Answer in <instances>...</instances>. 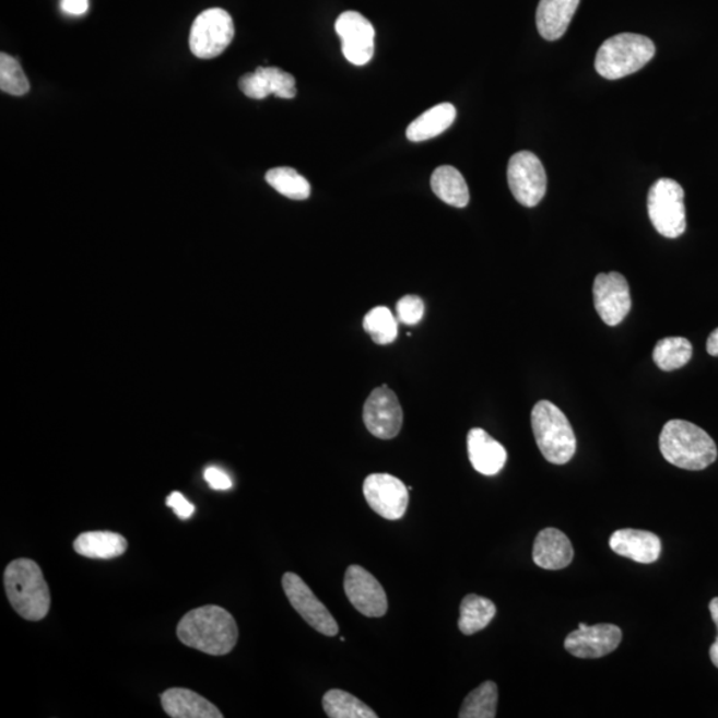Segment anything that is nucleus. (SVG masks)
<instances>
[{
	"label": "nucleus",
	"instance_id": "obj_1",
	"mask_svg": "<svg viewBox=\"0 0 718 718\" xmlns=\"http://www.w3.org/2000/svg\"><path fill=\"white\" fill-rule=\"evenodd\" d=\"M177 636L184 646L211 656H224L236 647L238 627L228 611L219 605H204L180 620Z\"/></svg>",
	"mask_w": 718,
	"mask_h": 718
},
{
	"label": "nucleus",
	"instance_id": "obj_2",
	"mask_svg": "<svg viewBox=\"0 0 718 718\" xmlns=\"http://www.w3.org/2000/svg\"><path fill=\"white\" fill-rule=\"evenodd\" d=\"M660 451L667 462L690 471L705 470L717 459V447L709 434L681 420L669 421L662 427Z\"/></svg>",
	"mask_w": 718,
	"mask_h": 718
},
{
	"label": "nucleus",
	"instance_id": "obj_3",
	"mask_svg": "<svg viewBox=\"0 0 718 718\" xmlns=\"http://www.w3.org/2000/svg\"><path fill=\"white\" fill-rule=\"evenodd\" d=\"M4 588L12 609L23 619L39 622L50 611V588L42 568L31 558H16L9 564Z\"/></svg>",
	"mask_w": 718,
	"mask_h": 718
},
{
	"label": "nucleus",
	"instance_id": "obj_4",
	"mask_svg": "<svg viewBox=\"0 0 718 718\" xmlns=\"http://www.w3.org/2000/svg\"><path fill=\"white\" fill-rule=\"evenodd\" d=\"M531 425L542 456L552 464H566L576 452L573 426L563 411L550 401H539L532 409Z\"/></svg>",
	"mask_w": 718,
	"mask_h": 718
},
{
	"label": "nucleus",
	"instance_id": "obj_5",
	"mask_svg": "<svg viewBox=\"0 0 718 718\" xmlns=\"http://www.w3.org/2000/svg\"><path fill=\"white\" fill-rule=\"evenodd\" d=\"M655 54V43L647 36L619 34L601 45L595 59V69L605 79H622L642 70Z\"/></svg>",
	"mask_w": 718,
	"mask_h": 718
},
{
	"label": "nucleus",
	"instance_id": "obj_6",
	"mask_svg": "<svg viewBox=\"0 0 718 718\" xmlns=\"http://www.w3.org/2000/svg\"><path fill=\"white\" fill-rule=\"evenodd\" d=\"M684 189L678 181L660 179L648 193V214L650 223L661 236L678 238L686 229Z\"/></svg>",
	"mask_w": 718,
	"mask_h": 718
},
{
	"label": "nucleus",
	"instance_id": "obj_7",
	"mask_svg": "<svg viewBox=\"0 0 718 718\" xmlns=\"http://www.w3.org/2000/svg\"><path fill=\"white\" fill-rule=\"evenodd\" d=\"M235 36L232 16L223 9H210L196 17L189 34L190 51L199 59H213L229 47Z\"/></svg>",
	"mask_w": 718,
	"mask_h": 718
},
{
	"label": "nucleus",
	"instance_id": "obj_8",
	"mask_svg": "<svg viewBox=\"0 0 718 718\" xmlns=\"http://www.w3.org/2000/svg\"><path fill=\"white\" fill-rule=\"evenodd\" d=\"M507 180L515 200L527 208L537 207L548 192V175L543 164L529 151L515 153L509 158Z\"/></svg>",
	"mask_w": 718,
	"mask_h": 718
},
{
	"label": "nucleus",
	"instance_id": "obj_9",
	"mask_svg": "<svg viewBox=\"0 0 718 718\" xmlns=\"http://www.w3.org/2000/svg\"><path fill=\"white\" fill-rule=\"evenodd\" d=\"M282 588L294 610L306 623L319 634L333 637L340 632L339 624L327 605L319 601L306 582L297 574L286 573L282 578Z\"/></svg>",
	"mask_w": 718,
	"mask_h": 718
},
{
	"label": "nucleus",
	"instance_id": "obj_10",
	"mask_svg": "<svg viewBox=\"0 0 718 718\" xmlns=\"http://www.w3.org/2000/svg\"><path fill=\"white\" fill-rule=\"evenodd\" d=\"M364 423L379 439L396 438L401 432L403 411L396 392L384 385L374 389L364 407Z\"/></svg>",
	"mask_w": 718,
	"mask_h": 718
},
{
	"label": "nucleus",
	"instance_id": "obj_11",
	"mask_svg": "<svg viewBox=\"0 0 718 718\" xmlns=\"http://www.w3.org/2000/svg\"><path fill=\"white\" fill-rule=\"evenodd\" d=\"M409 490L401 479L390 474H372L364 482L367 505L379 517L388 520L401 519L407 514Z\"/></svg>",
	"mask_w": 718,
	"mask_h": 718
},
{
	"label": "nucleus",
	"instance_id": "obj_12",
	"mask_svg": "<svg viewBox=\"0 0 718 718\" xmlns=\"http://www.w3.org/2000/svg\"><path fill=\"white\" fill-rule=\"evenodd\" d=\"M593 304L609 327H617L628 316L632 306L629 285L623 274L600 273L593 282Z\"/></svg>",
	"mask_w": 718,
	"mask_h": 718
},
{
	"label": "nucleus",
	"instance_id": "obj_13",
	"mask_svg": "<svg viewBox=\"0 0 718 718\" xmlns=\"http://www.w3.org/2000/svg\"><path fill=\"white\" fill-rule=\"evenodd\" d=\"M346 597L362 615L366 617H382L388 612V597L380 582L369 570L353 564L346 569L343 580Z\"/></svg>",
	"mask_w": 718,
	"mask_h": 718
},
{
	"label": "nucleus",
	"instance_id": "obj_14",
	"mask_svg": "<svg viewBox=\"0 0 718 718\" xmlns=\"http://www.w3.org/2000/svg\"><path fill=\"white\" fill-rule=\"evenodd\" d=\"M336 33L342 42L343 57L354 66L369 63L374 55L376 30L360 12L346 11L336 22Z\"/></svg>",
	"mask_w": 718,
	"mask_h": 718
},
{
	"label": "nucleus",
	"instance_id": "obj_15",
	"mask_svg": "<svg viewBox=\"0 0 718 718\" xmlns=\"http://www.w3.org/2000/svg\"><path fill=\"white\" fill-rule=\"evenodd\" d=\"M623 632L613 624H597L589 627L580 623L579 628L569 634L564 648L575 658L600 659L610 655L622 643Z\"/></svg>",
	"mask_w": 718,
	"mask_h": 718
},
{
	"label": "nucleus",
	"instance_id": "obj_16",
	"mask_svg": "<svg viewBox=\"0 0 718 718\" xmlns=\"http://www.w3.org/2000/svg\"><path fill=\"white\" fill-rule=\"evenodd\" d=\"M239 90L250 99L262 101L269 95L281 99L296 97V79L278 67H259L255 72L245 73L238 82Z\"/></svg>",
	"mask_w": 718,
	"mask_h": 718
},
{
	"label": "nucleus",
	"instance_id": "obj_17",
	"mask_svg": "<svg viewBox=\"0 0 718 718\" xmlns=\"http://www.w3.org/2000/svg\"><path fill=\"white\" fill-rule=\"evenodd\" d=\"M610 548L636 563L652 564L659 561L661 540L654 532L625 529L612 533Z\"/></svg>",
	"mask_w": 718,
	"mask_h": 718
},
{
	"label": "nucleus",
	"instance_id": "obj_18",
	"mask_svg": "<svg viewBox=\"0 0 718 718\" xmlns=\"http://www.w3.org/2000/svg\"><path fill=\"white\" fill-rule=\"evenodd\" d=\"M468 451L472 468L479 474H499L507 462V451L483 428H472L468 434Z\"/></svg>",
	"mask_w": 718,
	"mask_h": 718
},
{
	"label": "nucleus",
	"instance_id": "obj_19",
	"mask_svg": "<svg viewBox=\"0 0 718 718\" xmlns=\"http://www.w3.org/2000/svg\"><path fill=\"white\" fill-rule=\"evenodd\" d=\"M575 556L573 543L566 533L556 529H545L538 533L533 543L532 558L543 569L567 568Z\"/></svg>",
	"mask_w": 718,
	"mask_h": 718
},
{
	"label": "nucleus",
	"instance_id": "obj_20",
	"mask_svg": "<svg viewBox=\"0 0 718 718\" xmlns=\"http://www.w3.org/2000/svg\"><path fill=\"white\" fill-rule=\"evenodd\" d=\"M580 0H540L537 10L539 34L545 40L561 39L579 8Z\"/></svg>",
	"mask_w": 718,
	"mask_h": 718
},
{
	"label": "nucleus",
	"instance_id": "obj_21",
	"mask_svg": "<svg viewBox=\"0 0 718 718\" xmlns=\"http://www.w3.org/2000/svg\"><path fill=\"white\" fill-rule=\"evenodd\" d=\"M165 714L172 718H223L224 715L207 698L186 688H170L162 695Z\"/></svg>",
	"mask_w": 718,
	"mask_h": 718
},
{
	"label": "nucleus",
	"instance_id": "obj_22",
	"mask_svg": "<svg viewBox=\"0 0 718 718\" xmlns=\"http://www.w3.org/2000/svg\"><path fill=\"white\" fill-rule=\"evenodd\" d=\"M457 109L450 103H442L429 108L408 127L407 137L413 143H421L439 137L456 121Z\"/></svg>",
	"mask_w": 718,
	"mask_h": 718
},
{
	"label": "nucleus",
	"instance_id": "obj_23",
	"mask_svg": "<svg viewBox=\"0 0 718 718\" xmlns=\"http://www.w3.org/2000/svg\"><path fill=\"white\" fill-rule=\"evenodd\" d=\"M128 549L127 539L120 533L109 531L84 532L73 543L79 555L90 558H114Z\"/></svg>",
	"mask_w": 718,
	"mask_h": 718
},
{
	"label": "nucleus",
	"instance_id": "obj_24",
	"mask_svg": "<svg viewBox=\"0 0 718 718\" xmlns=\"http://www.w3.org/2000/svg\"><path fill=\"white\" fill-rule=\"evenodd\" d=\"M432 189L437 198L451 207L464 208L469 205L470 192L468 183L457 168L451 165H442L434 170Z\"/></svg>",
	"mask_w": 718,
	"mask_h": 718
},
{
	"label": "nucleus",
	"instance_id": "obj_25",
	"mask_svg": "<svg viewBox=\"0 0 718 718\" xmlns=\"http://www.w3.org/2000/svg\"><path fill=\"white\" fill-rule=\"evenodd\" d=\"M495 615L496 607L493 601L470 593L460 603L459 631L466 636L475 635L486 628Z\"/></svg>",
	"mask_w": 718,
	"mask_h": 718
},
{
	"label": "nucleus",
	"instance_id": "obj_26",
	"mask_svg": "<svg viewBox=\"0 0 718 718\" xmlns=\"http://www.w3.org/2000/svg\"><path fill=\"white\" fill-rule=\"evenodd\" d=\"M325 714L330 718H377L369 705L361 702L352 693L330 690L322 698Z\"/></svg>",
	"mask_w": 718,
	"mask_h": 718
},
{
	"label": "nucleus",
	"instance_id": "obj_27",
	"mask_svg": "<svg viewBox=\"0 0 718 718\" xmlns=\"http://www.w3.org/2000/svg\"><path fill=\"white\" fill-rule=\"evenodd\" d=\"M692 354V343L684 337H667L656 343L654 361L662 372H673L688 364Z\"/></svg>",
	"mask_w": 718,
	"mask_h": 718
},
{
	"label": "nucleus",
	"instance_id": "obj_28",
	"mask_svg": "<svg viewBox=\"0 0 718 718\" xmlns=\"http://www.w3.org/2000/svg\"><path fill=\"white\" fill-rule=\"evenodd\" d=\"M498 685L484 681L464 698L459 710L460 718H494L498 707Z\"/></svg>",
	"mask_w": 718,
	"mask_h": 718
},
{
	"label": "nucleus",
	"instance_id": "obj_29",
	"mask_svg": "<svg viewBox=\"0 0 718 718\" xmlns=\"http://www.w3.org/2000/svg\"><path fill=\"white\" fill-rule=\"evenodd\" d=\"M270 187L291 200L309 199L311 188L308 180L296 169L280 167L270 169L266 176Z\"/></svg>",
	"mask_w": 718,
	"mask_h": 718
},
{
	"label": "nucleus",
	"instance_id": "obj_30",
	"mask_svg": "<svg viewBox=\"0 0 718 718\" xmlns=\"http://www.w3.org/2000/svg\"><path fill=\"white\" fill-rule=\"evenodd\" d=\"M364 329L377 345H389L397 340L398 319L390 309L377 306L365 316Z\"/></svg>",
	"mask_w": 718,
	"mask_h": 718
},
{
	"label": "nucleus",
	"instance_id": "obj_31",
	"mask_svg": "<svg viewBox=\"0 0 718 718\" xmlns=\"http://www.w3.org/2000/svg\"><path fill=\"white\" fill-rule=\"evenodd\" d=\"M0 89L14 96L26 95L30 91L28 79L20 61L5 52L0 54Z\"/></svg>",
	"mask_w": 718,
	"mask_h": 718
},
{
	"label": "nucleus",
	"instance_id": "obj_32",
	"mask_svg": "<svg viewBox=\"0 0 718 718\" xmlns=\"http://www.w3.org/2000/svg\"><path fill=\"white\" fill-rule=\"evenodd\" d=\"M425 315V304L419 296H404L397 304V319L408 327L420 323Z\"/></svg>",
	"mask_w": 718,
	"mask_h": 718
},
{
	"label": "nucleus",
	"instance_id": "obj_33",
	"mask_svg": "<svg viewBox=\"0 0 718 718\" xmlns=\"http://www.w3.org/2000/svg\"><path fill=\"white\" fill-rule=\"evenodd\" d=\"M167 506L174 509L177 517L187 520L195 514V506L181 493H172L167 498Z\"/></svg>",
	"mask_w": 718,
	"mask_h": 718
},
{
	"label": "nucleus",
	"instance_id": "obj_34",
	"mask_svg": "<svg viewBox=\"0 0 718 718\" xmlns=\"http://www.w3.org/2000/svg\"><path fill=\"white\" fill-rule=\"evenodd\" d=\"M204 478L211 489L217 491L231 490L233 486L232 479L224 470L219 468H208L204 471Z\"/></svg>",
	"mask_w": 718,
	"mask_h": 718
},
{
	"label": "nucleus",
	"instance_id": "obj_35",
	"mask_svg": "<svg viewBox=\"0 0 718 718\" xmlns=\"http://www.w3.org/2000/svg\"><path fill=\"white\" fill-rule=\"evenodd\" d=\"M89 0H61V10L70 15H83L89 11Z\"/></svg>",
	"mask_w": 718,
	"mask_h": 718
},
{
	"label": "nucleus",
	"instance_id": "obj_36",
	"mask_svg": "<svg viewBox=\"0 0 718 718\" xmlns=\"http://www.w3.org/2000/svg\"><path fill=\"white\" fill-rule=\"evenodd\" d=\"M709 611L711 619H714L718 632V598L711 599L709 603ZM709 655L711 662H714V666L718 668V634L716 637V642L711 644Z\"/></svg>",
	"mask_w": 718,
	"mask_h": 718
},
{
	"label": "nucleus",
	"instance_id": "obj_37",
	"mask_svg": "<svg viewBox=\"0 0 718 718\" xmlns=\"http://www.w3.org/2000/svg\"><path fill=\"white\" fill-rule=\"evenodd\" d=\"M707 350L711 357H718V328L709 336Z\"/></svg>",
	"mask_w": 718,
	"mask_h": 718
}]
</instances>
